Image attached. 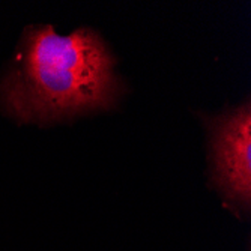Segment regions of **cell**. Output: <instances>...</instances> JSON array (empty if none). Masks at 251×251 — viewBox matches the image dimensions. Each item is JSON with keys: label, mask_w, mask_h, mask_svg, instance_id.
<instances>
[{"label": "cell", "mask_w": 251, "mask_h": 251, "mask_svg": "<svg viewBox=\"0 0 251 251\" xmlns=\"http://www.w3.org/2000/svg\"><path fill=\"white\" fill-rule=\"evenodd\" d=\"M115 66L94 29L59 35L50 25L30 26L0 78V110L39 125L110 110L124 92Z\"/></svg>", "instance_id": "obj_1"}, {"label": "cell", "mask_w": 251, "mask_h": 251, "mask_svg": "<svg viewBox=\"0 0 251 251\" xmlns=\"http://www.w3.org/2000/svg\"><path fill=\"white\" fill-rule=\"evenodd\" d=\"M209 135L211 182L226 206L242 217L251 208V104L203 116Z\"/></svg>", "instance_id": "obj_2"}]
</instances>
